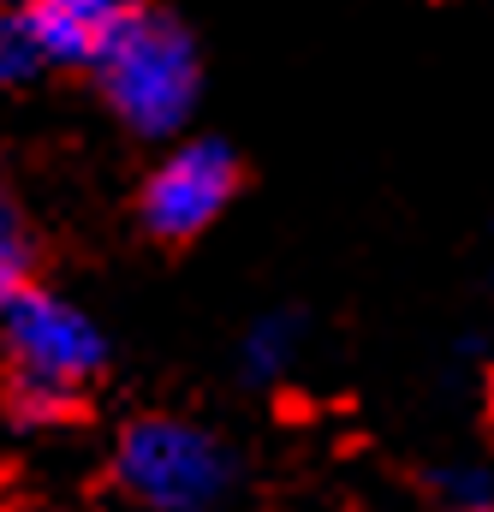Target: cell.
<instances>
[{"mask_svg":"<svg viewBox=\"0 0 494 512\" xmlns=\"http://www.w3.org/2000/svg\"><path fill=\"white\" fill-rule=\"evenodd\" d=\"M18 12H24L42 60L96 66L102 48L120 36V24L137 12V0H24Z\"/></svg>","mask_w":494,"mask_h":512,"instance_id":"obj_5","label":"cell"},{"mask_svg":"<svg viewBox=\"0 0 494 512\" xmlns=\"http://www.w3.org/2000/svg\"><path fill=\"white\" fill-rule=\"evenodd\" d=\"M489 399H494V370H489Z\"/></svg>","mask_w":494,"mask_h":512,"instance_id":"obj_9","label":"cell"},{"mask_svg":"<svg viewBox=\"0 0 494 512\" xmlns=\"http://www.w3.org/2000/svg\"><path fill=\"white\" fill-rule=\"evenodd\" d=\"M453 512H494V477H459L453 483Z\"/></svg>","mask_w":494,"mask_h":512,"instance_id":"obj_8","label":"cell"},{"mask_svg":"<svg viewBox=\"0 0 494 512\" xmlns=\"http://www.w3.org/2000/svg\"><path fill=\"white\" fill-rule=\"evenodd\" d=\"M120 483L155 512H209L233 483V459L197 423L149 417L120 435Z\"/></svg>","mask_w":494,"mask_h":512,"instance_id":"obj_3","label":"cell"},{"mask_svg":"<svg viewBox=\"0 0 494 512\" xmlns=\"http://www.w3.org/2000/svg\"><path fill=\"white\" fill-rule=\"evenodd\" d=\"M102 96L131 131L143 137H167L185 126V114L197 108V48L191 36L161 18V12H131L120 36L102 48L96 60Z\"/></svg>","mask_w":494,"mask_h":512,"instance_id":"obj_2","label":"cell"},{"mask_svg":"<svg viewBox=\"0 0 494 512\" xmlns=\"http://www.w3.org/2000/svg\"><path fill=\"white\" fill-rule=\"evenodd\" d=\"M6 352H12V411L18 423H66L78 417L84 382L102 370V334L84 310L48 292H18L6 304Z\"/></svg>","mask_w":494,"mask_h":512,"instance_id":"obj_1","label":"cell"},{"mask_svg":"<svg viewBox=\"0 0 494 512\" xmlns=\"http://www.w3.org/2000/svg\"><path fill=\"white\" fill-rule=\"evenodd\" d=\"M30 280V239L12 221V209H0V304H12Z\"/></svg>","mask_w":494,"mask_h":512,"instance_id":"obj_7","label":"cell"},{"mask_svg":"<svg viewBox=\"0 0 494 512\" xmlns=\"http://www.w3.org/2000/svg\"><path fill=\"white\" fill-rule=\"evenodd\" d=\"M42 66V48L24 24V12H0V84H18Z\"/></svg>","mask_w":494,"mask_h":512,"instance_id":"obj_6","label":"cell"},{"mask_svg":"<svg viewBox=\"0 0 494 512\" xmlns=\"http://www.w3.org/2000/svg\"><path fill=\"white\" fill-rule=\"evenodd\" d=\"M239 191V161L221 143H179L143 185V227L167 245L197 239Z\"/></svg>","mask_w":494,"mask_h":512,"instance_id":"obj_4","label":"cell"}]
</instances>
